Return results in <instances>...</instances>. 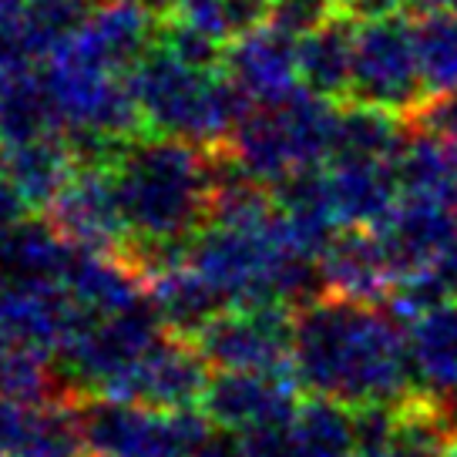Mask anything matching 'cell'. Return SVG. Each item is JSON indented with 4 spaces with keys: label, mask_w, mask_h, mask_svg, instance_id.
Wrapping results in <instances>:
<instances>
[{
    "label": "cell",
    "mask_w": 457,
    "mask_h": 457,
    "mask_svg": "<svg viewBox=\"0 0 457 457\" xmlns=\"http://www.w3.org/2000/svg\"><path fill=\"white\" fill-rule=\"evenodd\" d=\"M293 370L306 394L360 403H407L420 394L407 327L380 306L320 296L296 310Z\"/></svg>",
    "instance_id": "6da1fadb"
},
{
    "label": "cell",
    "mask_w": 457,
    "mask_h": 457,
    "mask_svg": "<svg viewBox=\"0 0 457 457\" xmlns=\"http://www.w3.org/2000/svg\"><path fill=\"white\" fill-rule=\"evenodd\" d=\"M131 243H192L212 222L209 148L142 135L114 165Z\"/></svg>",
    "instance_id": "7a4b0ae2"
},
{
    "label": "cell",
    "mask_w": 457,
    "mask_h": 457,
    "mask_svg": "<svg viewBox=\"0 0 457 457\" xmlns=\"http://www.w3.org/2000/svg\"><path fill=\"white\" fill-rule=\"evenodd\" d=\"M129 87L138 101L145 135L186 138L199 148L228 145L253 108L226 71H195L158 41L129 71Z\"/></svg>",
    "instance_id": "3957f363"
},
{
    "label": "cell",
    "mask_w": 457,
    "mask_h": 457,
    "mask_svg": "<svg viewBox=\"0 0 457 457\" xmlns=\"http://www.w3.org/2000/svg\"><path fill=\"white\" fill-rule=\"evenodd\" d=\"M212 428L202 407L165 411L104 397L81 400L85 447L104 457H188Z\"/></svg>",
    "instance_id": "277c9868"
},
{
    "label": "cell",
    "mask_w": 457,
    "mask_h": 457,
    "mask_svg": "<svg viewBox=\"0 0 457 457\" xmlns=\"http://www.w3.org/2000/svg\"><path fill=\"white\" fill-rule=\"evenodd\" d=\"M430 98L420 61H417L414 24L407 14L357 21L353 37V78L346 101L373 104L384 112L411 114Z\"/></svg>",
    "instance_id": "5b68a950"
},
{
    "label": "cell",
    "mask_w": 457,
    "mask_h": 457,
    "mask_svg": "<svg viewBox=\"0 0 457 457\" xmlns=\"http://www.w3.org/2000/svg\"><path fill=\"white\" fill-rule=\"evenodd\" d=\"M162 333H165V323L148 296L121 313L91 316L57 353L64 367V380L71 384L74 394L91 397L112 377L145 357Z\"/></svg>",
    "instance_id": "8992f818"
},
{
    "label": "cell",
    "mask_w": 457,
    "mask_h": 457,
    "mask_svg": "<svg viewBox=\"0 0 457 457\" xmlns=\"http://www.w3.org/2000/svg\"><path fill=\"white\" fill-rule=\"evenodd\" d=\"M212 373L215 370L209 367V360L199 353L195 343L188 337H179V333L165 329L145 357L135 360L129 370L112 377L91 397L182 411V407H199Z\"/></svg>",
    "instance_id": "52a82bcc"
},
{
    "label": "cell",
    "mask_w": 457,
    "mask_h": 457,
    "mask_svg": "<svg viewBox=\"0 0 457 457\" xmlns=\"http://www.w3.org/2000/svg\"><path fill=\"white\" fill-rule=\"evenodd\" d=\"M296 310H222L192 337L212 370H283L293 363Z\"/></svg>",
    "instance_id": "ba28073f"
},
{
    "label": "cell",
    "mask_w": 457,
    "mask_h": 457,
    "mask_svg": "<svg viewBox=\"0 0 457 457\" xmlns=\"http://www.w3.org/2000/svg\"><path fill=\"white\" fill-rule=\"evenodd\" d=\"M47 222L71 245L129 256L131 228L112 165H78L71 182L51 202Z\"/></svg>",
    "instance_id": "9c48e42d"
},
{
    "label": "cell",
    "mask_w": 457,
    "mask_h": 457,
    "mask_svg": "<svg viewBox=\"0 0 457 457\" xmlns=\"http://www.w3.org/2000/svg\"><path fill=\"white\" fill-rule=\"evenodd\" d=\"M303 394L293 363L283 370H215L199 407L215 428L243 434L262 424H289Z\"/></svg>",
    "instance_id": "30bf717a"
},
{
    "label": "cell",
    "mask_w": 457,
    "mask_h": 457,
    "mask_svg": "<svg viewBox=\"0 0 457 457\" xmlns=\"http://www.w3.org/2000/svg\"><path fill=\"white\" fill-rule=\"evenodd\" d=\"M155 11L138 7V4H104L98 11H91V17L68 41L57 44L54 54L81 68H91V71L129 78L131 68L155 44Z\"/></svg>",
    "instance_id": "8fae6325"
},
{
    "label": "cell",
    "mask_w": 457,
    "mask_h": 457,
    "mask_svg": "<svg viewBox=\"0 0 457 457\" xmlns=\"http://www.w3.org/2000/svg\"><path fill=\"white\" fill-rule=\"evenodd\" d=\"M222 71L253 104L286 98L293 87H300L296 37H289L272 24H262L226 44Z\"/></svg>",
    "instance_id": "7c38bea8"
},
{
    "label": "cell",
    "mask_w": 457,
    "mask_h": 457,
    "mask_svg": "<svg viewBox=\"0 0 457 457\" xmlns=\"http://www.w3.org/2000/svg\"><path fill=\"white\" fill-rule=\"evenodd\" d=\"M320 276L329 296L367 303V306H384L397 283L384 245H380V236L373 228L357 226L337 232V239L320 256Z\"/></svg>",
    "instance_id": "4fadbf2b"
},
{
    "label": "cell",
    "mask_w": 457,
    "mask_h": 457,
    "mask_svg": "<svg viewBox=\"0 0 457 457\" xmlns=\"http://www.w3.org/2000/svg\"><path fill=\"white\" fill-rule=\"evenodd\" d=\"M272 199L283 219V228L289 243L300 253L320 259L327 253V245L340 232V219L333 209L329 195V171L323 169H300L286 175L283 182L272 186Z\"/></svg>",
    "instance_id": "5bb4252c"
},
{
    "label": "cell",
    "mask_w": 457,
    "mask_h": 457,
    "mask_svg": "<svg viewBox=\"0 0 457 457\" xmlns=\"http://www.w3.org/2000/svg\"><path fill=\"white\" fill-rule=\"evenodd\" d=\"M353 37H357V17L346 11L300 37L296 41L300 85L320 98L346 101L353 78Z\"/></svg>",
    "instance_id": "9a60e30c"
},
{
    "label": "cell",
    "mask_w": 457,
    "mask_h": 457,
    "mask_svg": "<svg viewBox=\"0 0 457 457\" xmlns=\"http://www.w3.org/2000/svg\"><path fill=\"white\" fill-rule=\"evenodd\" d=\"M407 135H411L407 114L346 101L337 114L329 165H394Z\"/></svg>",
    "instance_id": "2e32d148"
},
{
    "label": "cell",
    "mask_w": 457,
    "mask_h": 457,
    "mask_svg": "<svg viewBox=\"0 0 457 457\" xmlns=\"http://www.w3.org/2000/svg\"><path fill=\"white\" fill-rule=\"evenodd\" d=\"M74 245L47 219L0 228V283H61Z\"/></svg>",
    "instance_id": "e0dca14e"
},
{
    "label": "cell",
    "mask_w": 457,
    "mask_h": 457,
    "mask_svg": "<svg viewBox=\"0 0 457 457\" xmlns=\"http://www.w3.org/2000/svg\"><path fill=\"white\" fill-rule=\"evenodd\" d=\"M0 169L11 175V182L21 188L30 209L47 212L51 202L61 195V188L71 182L78 162H74V152L68 148L64 135H44L34 142L0 148Z\"/></svg>",
    "instance_id": "ac0fdd59"
},
{
    "label": "cell",
    "mask_w": 457,
    "mask_h": 457,
    "mask_svg": "<svg viewBox=\"0 0 457 457\" xmlns=\"http://www.w3.org/2000/svg\"><path fill=\"white\" fill-rule=\"evenodd\" d=\"M329 195L343 228H380L397 209L400 188L390 165H329Z\"/></svg>",
    "instance_id": "d6986e66"
},
{
    "label": "cell",
    "mask_w": 457,
    "mask_h": 457,
    "mask_svg": "<svg viewBox=\"0 0 457 457\" xmlns=\"http://www.w3.org/2000/svg\"><path fill=\"white\" fill-rule=\"evenodd\" d=\"M44 135H61V121L41 64L0 74V148Z\"/></svg>",
    "instance_id": "ffe728a7"
},
{
    "label": "cell",
    "mask_w": 457,
    "mask_h": 457,
    "mask_svg": "<svg viewBox=\"0 0 457 457\" xmlns=\"http://www.w3.org/2000/svg\"><path fill=\"white\" fill-rule=\"evenodd\" d=\"M407 346L420 394L437 397L457 386V303L407 323Z\"/></svg>",
    "instance_id": "44dd1931"
},
{
    "label": "cell",
    "mask_w": 457,
    "mask_h": 457,
    "mask_svg": "<svg viewBox=\"0 0 457 457\" xmlns=\"http://www.w3.org/2000/svg\"><path fill=\"white\" fill-rule=\"evenodd\" d=\"M148 300H152V306L158 310L165 329H169V333H179V337H188V340H192L212 316H219L226 310L222 296H219L212 286L205 283L188 262L152 276V279H148Z\"/></svg>",
    "instance_id": "7402d4cb"
},
{
    "label": "cell",
    "mask_w": 457,
    "mask_h": 457,
    "mask_svg": "<svg viewBox=\"0 0 457 457\" xmlns=\"http://www.w3.org/2000/svg\"><path fill=\"white\" fill-rule=\"evenodd\" d=\"M394 179L400 195L457 202V162L451 145L411 125V135L394 158Z\"/></svg>",
    "instance_id": "603a6c76"
},
{
    "label": "cell",
    "mask_w": 457,
    "mask_h": 457,
    "mask_svg": "<svg viewBox=\"0 0 457 457\" xmlns=\"http://www.w3.org/2000/svg\"><path fill=\"white\" fill-rule=\"evenodd\" d=\"M289 437L296 457H357L353 407L310 394L289 420Z\"/></svg>",
    "instance_id": "cb8c5ba5"
},
{
    "label": "cell",
    "mask_w": 457,
    "mask_h": 457,
    "mask_svg": "<svg viewBox=\"0 0 457 457\" xmlns=\"http://www.w3.org/2000/svg\"><path fill=\"white\" fill-rule=\"evenodd\" d=\"M414 44L430 98L457 91V11H424L414 21Z\"/></svg>",
    "instance_id": "d4e9b609"
},
{
    "label": "cell",
    "mask_w": 457,
    "mask_h": 457,
    "mask_svg": "<svg viewBox=\"0 0 457 457\" xmlns=\"http://www.w3.org/2000/svg\"><path fill=\"white\" fill-rule=\"evenodd\" d=\"M155 41L175 54L182 64L195 68V71H222V57H226V44L215 41L212 34L182 24V21H169L158 17V34Z\"/></svg>",
    "instance_id": "484cf974"
},
{
    "label": "cell",
    "mask_w": 457,
    "mask_h": 457,
    "mask_svg": "<svg viewBox=\"0 0 457 457\" xmlns=\"http://www.w3.org/2000/svg\"><path fill=\"white\" fill-rule=\"evenodd\" d=\"M340 11L343 7L337 0H272L270 24L300 41V37H306L320 24H327L329 17H337Z\"/></svg>",
    "instance_id": "4316f807"
},
{
    "label": "cell",
    "mask_w": 457,
    "mask_h": 457,
    "mask_svg": "<svg viewBox=\"0 0 457 457\" xmlns=\"http://www.w3.org/2000/svg\"><path fill=\"white\" fill-rule=\"evenodd\" d=\"M243 457H296L289 424H262V428L243 430Z\"/></svg>",
    "instance_id": "83f0119b"
},
{
    "label": "cell",
    "mask_w": 457,
    "mask_h": 457,
    "mask_svg": "<svg viewBox=\"0 0 457 457\" xmlns=\"http://www.w3.org/2000/svg\"><path fill=\"white\" fill-rule=\"evenodd\" d=\"M30 205L28 199L21 195V188L11 182V175L0 169V228L14 226L21 219H28Z\"/></svg>",
    "instance_id": "f1b7e54d"
},
{
    "label": "cell",
    "mask_w": 457,
    "mask_h": 457,
    "mask_svg": "<svg viewBox=\"0 0 457 457\" xmlns=\"http://www.w3.org/2000/svg\"><path fill=\"white\" fill-rule=\"evenodd\" d=\"M457 0H417V7L420 11H447V7H454Z\"/></svg>",
    "instance_id": "f546056e"
},
{
    "label": "cell",
    "mask_w": 457,
    "mask_h": 457,
    "mask_svg": "<svg viewBox=\"0 0 457 457\" xmlns=\"http://www.w3.org/2000/svg\"><path fill=\"white\" fill-rule=\"evenodd\" d=\"M28 0H0V17H7V14H17L21 7H24Z\"/></svg>",
    "instance_id": "4dcf8cb0"
},
{
    "label": "cell",
    "mask_w": 457,
    "mask_h": 457,
    "mask_svg": "<svg viewBox=\"0 0 457 457\" xmlns=\"http://www.w3.org/2000/svg\"><path fill=\"white\" fill-rule=\"evenodd\" d=\"M108 4H138V7H148V11H162V0H108Z\"/></svg>",
    "instance_id": "1f68e13d"
},
{
    "label": "cell",
    "mask_w": 457,
    "mask_h": 457,
    "mask_svg": "<svg viewBox=\"0 0 457 457\" xmlns=\"http://www.w3.org/2000/svg\"><path fill=\"white\" fill-rule=\"evenodd\" d=\"M444 457H457V441L451 444V451H447V454H444Z\"/></svg>",
    "instance_id": "d6a6232c"
},
{
    "label": "cell",
    "mask_w": 457,
    "mask_h": 457,
    "mask_svg": "<svg viewBox=\"0 0 457 457\" xmlns=\"http://www.w3.org/2000/svg\"><path fill=\"white\" fill-rule=\"evenodd\" d=\"M337 4H340L343 11H350V4H353V0H337Z\"/></svg>",
    "instance_id": "836d02e7"
},
{
    "label": "cell",
    "mask_w": 457,
    "mask_h": 457,
    "mask_svg": "<svg viewBox=\"0 0 457 457\" xmlns=\"http://www.w3.org/2000/svg\"><path fill=\"white\" fill-rule=\"evenodd\" d=\"M81 457H104V454H95V451H85Z\"/></svg>",
    "instance_id": "e575fe53"
},
{
    "label": "cell",
    "mask_w": 457,
    "mask_h": 457,
    "mask_svg": "<svg viewBox=\"0 0 457 457\" xmlns=\"http://www.w3.org/2000/svg\"><path fill=\"white\" fill-rule=\"evenodd\" d=\"M451 152H454V162H457V142H451Z\"/></svg>",
    "instance_id": "d590c367"
},
{
    "label": "cell",
    "mask_w": 457,
    "mask_h": 457,
    "mask_svg": "<svg viewBox=\"0 0 457 457\" xmlns=\"http://www.w3.org/2000/svg\"><path fill=\"white\" fill-rule=\"evenodd\" d=\"M454 7H457V4H454Z\"/></svg>",
    "instance_id": "8d00e7d4"
}]
</instances>
